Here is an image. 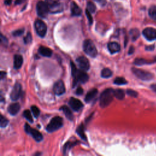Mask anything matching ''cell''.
<instances>
[{"label":"cell","instance_id":"10","mask_svg":"<svg viewBox=\"0 0 156 156\" xmlns=\"http://www.w3.org/2000/svg\"><path fill=\"white\" fill-rule=\"evenodd\" d=\"M22 92L21 85L19 83H16L11 91L10 98L12 101H16L21 96Z\"/></svg>","mask_w":156,"mask_h":156},{"label":"cell","instance_id":"4","mask_svg":"<svg viewBox=\"0 0 156 156\" xmlns=\"http://www.w3.org/2000/svg\"><path fill=\"white\" fill-rule=\"evenodd\" d=\"M74 77L73 79V87H75L78 82L85 83L88 80V75L82 69H77V71L72 75Z\"/></svg>","mask_w":156,"mask_h":156},{"label":"cell","instance_id":"6","mask_svg":"<svg viewBox=\"0 0 156 156\" xmlns=\"http://www.w3.org/2000/svg\"><path fill=\"white\" fill-rule=\"evenodd\" d=\"M132 70L133 74L140 79H141L143 80H149L152 79L153 75L151 73L147 72L145 70H143V69H140L135 68H133Z\"/></svg>","mask_w":156,"mask_h":156},{"label":"cell","instance_id":"29","mask_svg":"<svg viewBox=\"0 0 156 156\" xmlns=\"http://www.w3.org/2000/svg\"><path fill=\"white\" fill-rule=\"evenodd\" d=\"M23 116L30 122H33V118L29 110H25L23 112Z\"/></svg>","mask_w":156,"mask_h":156},{"label":"cell","instance_id":"28","mask_svg":"<svg viewBox=\"0 0 156 156\" xmlns=\"http://www.w3.org/2000/svg\"><path fill=\"white\" fill-rule=\"evenodd\" d=\"M130 35L131 36V38L132 39V40H135L140 36V32H139L138 29H133L130 31Z\"/></svg>","mask_w":156,"mask_h":156},{"label":"cell","instance_id":"42","mask_svg":"<svg viewBox=\"0 0 156 156\" xmlns=\"http://www.w3.org/2000/svg\"><path fill=\"white\" fill-rule=\"evenodd\" d=\"M26 0H16L15 1V4H20L23 3L24 2H25Z\"/></svg>","mask_w":156,"mask_h":156},{"label":"cell","instance_id":"2","mask_svg":"<svg viewBox=\"0 0 156 156\" xmlns=\"http://www.w3.org/2000/svg\"><path fill=\"white\" fill-rule=\"evenodd\" d=\"M83 49L84 52L91 57H95L98 54L97 49L91 40L87 39L83 41Z\"/></svg>","mask_w":156,"mask_h":156},{"label":"cell","instance_id":"46","mask_svg":"<svg viewBox=\"0 0 156 156\" xmlns=\"http://www.w3.org/2000/svg\"><path fill=\"white\" fill-rule=\"evenodd\" d=\"M95 1H96V2H99V3H101V2H102V1H104V0H94Z\"/></svg>","mask_w":156,"mask_h":156},{"label":"cell","instance_id":"38","mask_svg":"<svg viewBox=\"0 0 156 156\" xmlns=\"http://www.w3.org/2000/svg\"><path fill=\"white\" fill-rule=\"evenodd\" d=\"M1 43L4 45H7L8 43V40L7 38L4 36L2 34H1Z\"/></svg>","mask_w":156,"mask_h":156},{"label":"cell","instance_id":"3","mask_svg":"<svg viewBox=\"0 0 156 156\" xmlns=\"http://www.w3.org/2000/svg\"><path fill=\"white\" fill-rule=\"evenodd\" d=\"M63 126V119L60 116L54 117L47 125L46 129L48 132H53Z\"/></svg>","mask_w":156,"mask_h":156},{"label":"cell","instance_id":"26","mask_svg":"<svg viewBox=\"0 0 156 156\" xmlns=\"http://www.w3.org/2000/svg\"><path fill=\"white\" fill-rule=\"evenodd\" d=\"M113 83L116 85H125L126 83H127V80L121 77H117L115 78V79L113 81Z\"/></svg>","mask_w":156,"mask_h":156},{"label":"cell","instance_id":"41","mask_svg":"<svg viewBox=\"0 0 156 156\" xmlns=\"http://www.w3.org/2000/svg\"><path fill=\"white\" fill-rule=\"evenodd\" d=\"M133 52H134V48H133V46H132L130 47V49L129 50L128 53H129V54H132Z\"/></svg>","mask_w":156,"mask_h":156},{"label":"cell","instance_id":"11","mask_svg":"<svg viewBox=\"0 0 156 156\" xmlns=\"http://www.w3.org/2000/svg\"><path fill=\"white\" fill-rule=\"evenodd\" d=\"M143 35L147 40H154L156 38V29L152 27H147L143 30Z\"/></svg>","mask_w":156,"mask_h":156},{"label":"cell","instance_id":"23","mask_svg":"<svg viewBox=\"0 0 156 156\" xmlns=\"http://www.w3.org/2000/svg\"><path fill=\"white\" fill-rule=\"evenodd\" d=\"M155 62H156V60L153 61H149L144 58H136L134 61V64L136 65L140 66V65H146V64H151Z\"/></svg>","mask_w":156,"mask_h":156},{"label":"cell","instance_id":"7","mask_svg":"<svg viewBox=\"0 0 156 156\" xmlns=\"http://www.w3.org/2000/svg\"><path fill=\"white\" fill-rule=\"evenodd\" d=\"M24 130L28 134H30L36 141L39 142L43 140L42 134L38 130L32 128L27 123L25 124Z\"/></svg>","mask_w":156,"mask_h":156},{"label":"cell","instance_id":"37","mask_svg":"<svg viewBox=\"0 0 156 156\" xmlns=\"http://www.w3.org/2000/svg\"><path fill=\"white\" fill-rule=\"evenodd\" d=\"M23 33H24V29H18L16 30H15L14 32H13L12 34L15 37H18L21 35Z\"/></svg>","mask_w":156,"mask_h":156},{"label":"cell","instance_id":"43","mask_svg":"<svg viewBox=\"0 0 156 156\" xmlns=\"http://www.w3.org/2000/svg\"><path fill=\"white\" fill-rule=\"evenodd\" d=\"M151 89H152L154 92L156 93V83L151 85Z\"/></svg>","mask_w":156,"mask_h":156},{"label":"cell","instance_id":"19","mask_svg":"<svg viewBox=\"0 0 156 156\" xmlns=\"http://www.w3.org/2000/svg\"><path fill=\"white\" fill-rule=\"evenodd\" d=\"M71 12L73 16H79L82 13L81 9L74 2L71 4Z\"/></svg>","mask_w":156,"mask_h":156},{"label":"cell","instance_id":"5","mask_svg":"<svg viewBox=\"0 0 156 156\" xmlns=\"http://www.w3.org/2000/svg\"><path fill=\"white\" fill-rule=\"evenodd\" d=\"M37 12L38 15L41 18H46L49 12V7L46 2L42 1H38L36 6Z\"/></svg>","mask_w":156,"mask_h":156},{"label":"cell","instance_id":"17","mask_svg":"<svg viewBox=\"0 0 156 156\" xmlns=\"http://www.w3.org/2000/svg\"><path fill=\"white\" fill-rule=\"evenodd\" d=\"M23 63V58L22 55L16 54L14 55L13 58V67L15 69H19L21 67Z\"/></svg>","mask_w":156,"mask_h":156},{"label":"cell","instance_id":"1","mask_svg":"<svg viewBox=\"0 0 156 156\" xmlns=\"http://www.w3.org/2000/svg\"><path fill=\"white\" fill-rule=\"evenodd\" d=\"M114 96V90L107 88L102 91L99 98V104L102 108L108 106L113 100Z\"/></svg>","mask_w":156,"mask_h":156},{"label":"cell","instance_id":"35","mask_svg":"<svg viewBox=\"0 0 156 156\" xmlns=\"http://www.w3.org/2000/svg\"><path fill=\"white\" fill-rule=\"evenodd\" d=\"M126 93H127V94L129 96H132V97L136 98V97H137V96H138V93H137L136 91H135L132 90V89H128V90H127Z\"/></svg>","mask_w":156,"mask_h":156},{"label":"cell","instance_id":"24","mask_svg":"<svg viewBox=\"0 0 156 156\" xmlns=\"http://www.w3.org/2000/svg\"><path fill=\"white\" fill-rule=\"evenodd\" d=\"M125 96L124 91L121 89H116L114 90V96L118 99H124Z\"/></svg>","mask_w":156,"mask_h":156},{"label":"cell","instance_id":"8","mask_svg":"<svg viewBox=\"0 0 156 156\" xmlns=\"http://www.w3.org/2000/svg\"><path fill=\"white\" fill-rule=\"evenodd\" d=\"M34 26L37 34L40 37H44L47 32V26L46 24L40 20H37L34 23Z\"/></svg>","mask_w":156,"mask_h":156},{"label":"cell","instance_id":"44","mask_svg":"<svg viewBox=\"0 0 156 156\" xmlns=\"http://www.w3.org/2000/svg\"><path fill=\"white\" fill-rule=\"evenodd\" d=\"M5 74H6L5 72L1 71V79H2L4 77V76H5Z\"/></svg>","mask_w":156,"mask_h":156},{"label":"cell","instance_id":"33","mask_svg":"<svg viewBox=\"0 0 156 156\" xmlns=\"http://www.w3.org/2000/svg\"><path fill=\"white\" fill-rule=\"evenodd\" d=\"M77 143H71V142H67L65 146H64V149H63V152L65 154L66 152H67L71 147H72L74 144H76Z\"/></svg>","mask_w":156,"mask_h":156},{"label":"cell","instance_id":"32","mask_svg":"<svg viewBox=\"0 0 156 156\" xmlns=\"http://www.w3.org/2000/svg\"><path fill=\"white\" fill-rule=\"evenodd\" d=\"M87 10H88L90 13H94L96 10V6L93 2H88L87 4Z\"/></svg>","mask_w":156,"mask_h":156},{"label":"cell","instance_id":"34","mask_svg":"<svg viewBox=\"0 0 156 156\" xmlns=\"http://www.w3.org/2000/svg\"><path fill=\"white\" fill-rule=\"evenodd\" d=\"M32 40V35L30 32H28L26 35V36L24 38V42L25 44H28L31 43Z\"/></svg>","mask_w":156,"mask_h":156},{"label":"cell","instance_id":"20","mask_svg":"<svg viewBox=\"0 0 156 156\" xmlns=\"http://www.w3.org/2000/svg\"><path fill=\"white\" fill-rule=\"evenodd\" d=\"M49 12H51L52 13H60L63 11V5L59 2L58 3L55 4L52 6L49 7Z\"/></svg>","mask_w":156,"mask_h":156},{"label":"cell","instance_id":"45","mask_svg":"<svg viewBox=\"0 0 156 156\" xmlns=\"http://www.w3.org/2000/svg\"><path fill=\"white\" fill-rule=\"evenodd\" d=\"M12 2V0H5L4 1V4L6 5H9Z\"/></svg>","mask_w":156,"mask_h":156},{"label":"cell","instance_id":"31","mask_svg":"<svg viewBox=\"0 0 156 156\" xmlns=\"http://www.w3.org/2000/svg\"><path fill=\"white\" fill-rule=\"evenodd\" d=\"M31 111L32 112L33 115L35 118H37L40 115V110L36 105H32L31 106Z\"/></svg>","mask_w":156,"mask_h":156},{"label":"cell","instance_id":"36","mask_svg":"<svg viewBox=\"0 0 156 156\" xmlns=\"http://www.w3.org/2000/svg\"><path fill=\"white\" fill-rule=\"evenodd\" d=\"M45 2L48 4V7H51V6H52V5L58 3L59 0H46Z\"/></svg>","mask_w":156,"mask_h":156},{"label":"cell","instance_id":"14","mask_svg":"<svg viewBox=\"0 0 156 156\" xmlns=\"http://www.w3.org/2000/svg\"><path fill=\"white\" fill-rule=\"evenodd\" d=\"M20 110V105L18 103H12L7 108L8 112L11 115H16L18 112Z\"/></svg>","mask_w":156,"mask_h":156},{"label":"cell","instance_id":"40","mask_svg":"<svg viewBox=\"0 0 156 156\" xmlns=\"http://www.w3.org/2000/svg\"><path fill=\"white\" fill-rule=\"evenodd\" d=\"M83 92V90L81 87H78L76 91V94L77 95H81Z\"/></svg>","mask_w":156,"mask_h":156},{"label":"cell","instance_id":"13","mask_svg":"<svg viewBox=\"0 0 156 156\" xmlns=\"http://www.w3.org/2000/svg\"><path fill=\"white\" fill-rule=\"evenodd\" d=\"M69 105L71 107V108L75 112L79 111L83 107V104L80 100L73 97L69 99Z\"/></svg>","mask_w":156,"mask_h":156},{"label":"cell","instance_id":"12","mask_svg":"<svg viewBox=\"0 0 156 156\" xmlns=\"http://www.w3.org/2000/svg\"><path fill=\"white\" fill-rule=\"evenodd\" d=\"M53 90L55 94L62 95L65 92V87L62 80H59L57 81L53 87Z\"/></svg>","mask_w":156,"mask_h":156},{"label":"cell","instance_id":"27","mask_svg":"<svg viewBox=\"0 0 156 156\" xmlns=\"http://www.w3.org/2000/svg\"><path fill=\"white\" fill-rule=\"evenodd\" d=\"M149 15L152 19L156 20V5H152L150 7L149 10Z\"/></svg>","mask_w":156,"mask_h":156},{"label":"cell","instance_id":"21","mask_svg":"<svg viewBox=\"0 0 156 156\" xmlns=\"http://www.w3.org/2000/svg\"><path fill=\"white\" fill-rule=\"evenodd\" d=\"M60 110H62V112L64 113L65 116L70 121H72L73 119V115L72 113V112L69 109V108L66 105H63L60 107Z\"/></svg>","mask_w":156,"mask_h":156},{"label":"cell","instance_id":"9","mask_svg":"<svg viewBox=\"0 0 156 156\" xmlns=\"http://www.w3.org/2000/svg\"><path fill=\"white\" fill-rule=\"evenodd\" d=\"M76 62L80 69L83 70L85 71H88L89 69L90 66V62L88 58H87L85 57L80 56L77 57L76 59Z\"/></svg>","mask_w":156,"mask_h":156},{"label":"cell","instance_id":"25","mask_svg":"<svg viewBox=\"0 0 156 156\" xmlns=\"http://www.w3.org/2000/svg\"><path fill=\"white\" fill-rule=\"evenodd\" d=\"M112 76V71L107 68H104L101 71V77L103 78H108Z\"/></svg>","mask_w":156,"mask_h":156},{"label":"cell","instance_id":"16","mask_svg":"<svg viewBox=\"0 0 156 156\" xmlns=\"http://www.w3.org/2000/svg\"><path fill=\"white\" fill-rule=\"evenodd\" d=\"M38 52L40 55L47 57H51L52 54V51L50 48L43 46H40L39 47Z\"/></svg>","mask_w":156,"mask_h":156},{"label":"cell","instance_id":"18","mask_svg":"<svg viewBox=\"0 0 156 156\" xmlns=\"http://www.w3.org/2000/svg\"><path fill=\"white\" fill-rule=\"evenodd\" d=\"M98 90L96 88H93L91 90H90L86 94L85 97V101L87 103L90 102V101H91L96 96V94H98Z\"/></svg>","mask_w":156,"mask_h":156},{"label":"cell","instance_id":"22","mask_svg":"<svg viewBox=\"0 0 156 156\" xmlns=\"http://www.w3.org/2000/svg\"><path fill=\"white\" fill-rule=\"evenodd\" d=\"M76 132L79 135V136L83 140L87 141V136L85 135V131H84V126L83 124H81L77 129L76 130Z\"/></svg>","mask_w":156,"mask_h":156},{"label":"cell","instance_id":"15","mask_svg":"<svg viewBox=\"0 0 156 156\" xmlns=\"http://www.w3.org/2000/svg\"><path fill=\"white\" fill-rule=\"evenodd\" d=\"M108 49L111 54H114L120 51L121 46L116 41H112L108 44Z\"/></svg>","mask_w":156,"mask_h":156},{"label":"cell","instance_id":"30","mask_svg":"<svg viewBox=\"0 0 156 156\" xmlns=\"http://www.w3.org/2000/svg\"><path fill=\"white\" fill-rule=\"evenodd\" d=\"M9 123V120L4 117L2 115H1V119H0V126L1 127H5Z\"/></svg>","mask_w":156,"mask_h":156},{"label":"cell","instance_id":"39","mask_svg":"<svg viewBox=\"0 0 156 156\" xmlns=\"http://www.w3.org/2000/svg\"><path fill=\"white\" fill-rule=\"evenodd\" d=\"M86 15L87 16V18H88V20L89 21V24H91L93 23V18L91 15V13L88 10H86Z\"/></svg>","mask_w":156,"mask_h":156}]
</instances>
